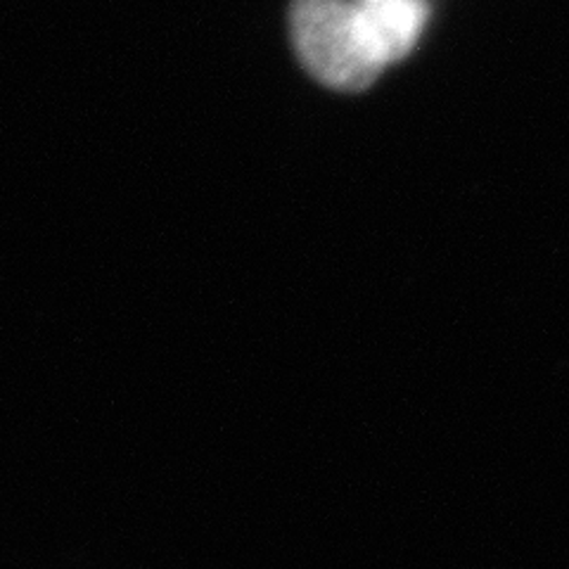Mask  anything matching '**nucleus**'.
I'll return each mask as SVG.
<instances>
[{"instance_id":"1","label":"nucleus","mask_w":569,"mask_h":569,"mask_svg":"<svg viewBox=\"0 0 569 569\" xmlns=\"http://www.w3.org/2000/svg\"><path fill=\"white\" fill-rule=\"evenodd\" d=\"M420 0H295L290 24L301 62L332 88L359 91L406 58L425 27Z\"/></svg>"}]
</instances>
